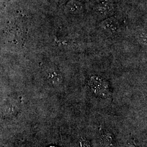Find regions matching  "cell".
<instances>
[{
  "instance_id": "1",
  "label": "cell",
  "mask_w": 147,
  "mask_h": 147,
  "mask_svg": "<svg viewBox=\"0 0 147 147\" xmlns=\"http://www.w3.org/2000/svg\"><path fill=\"white\" fill-rule=\"evenodd\" d=\"M89 85L93 93L101 97H106L110 93V88L107 82L98 76L90 78Z\"/></svg>"
},
{
  "instance_id": "2",
  "label": "cell",
  "mask_w": 147,
  "mask_h": 147,
  "mask_svg": "<svg viewBox=\"0 0 147 147\" xmlns=\"http://www.w3.org/2000/svg\"><path fill=\"white\" fill-rule=\"evenodd\" d=\"M101 28L109 36H115L119 32V24L115 18H108L101 22Z\"/></svg>"
},
{
  "instance_id": "3",
  "label": "cell",
  "mask_w": 147,
  "mask_h": 147,
  "mask_svg": "<svg viewBox=\"0 0 147 147\" xmlns=\"http://www.w3.org/2000/svg\"><path fill=\"white\" fill-rule=\"evenodd\" d=\"M94 11L98 17L103 19L108 18L111 14L113 13L114 8L110 2L103 0L96 4L95 6Z\"/></svg>"
},
{
  "instance_id": "4",
  "label": "cell",
  "mask_w": 147,
  "mask_h": 147,
  "mask_svg": "<svg viewBox=\"0 0 147 147\" xmlns=\"http://www.w3.org/2000/svg\"><path fill=\"white\" fill-rule=\"evenodd\" d=\"M83 5L78 1L71 0L69 1L65 6V11L71 15H77L81 13Z\"/></svg>"
},
{
  "instance_id": "5",
  "label": "cell",
  "mask_w": 147,
  "mask_h": 147,
  "mask_svg": "<svg viewBox=\"0 0 147 147\" xmlns=\"http://www.w3.org/2000/svg\"><path fill=\"white\" fill-rule=\"evenodd\" d=\"M47 79L51 84L55 86H58L63 82L62 74L56 69H51L48 71Z\"/></svg>"
},
{
  "instance_id": "6",
  "label": "cell",
  "mask_w": 147,
  "mask_h": 147,
  "mask_svg": "<svg viewBox=\"0 0 147 147\" xmlns=\"http://www.w3.org/2000/svg\"><path fill=\"white\" fill-rule=\"evenodd\" d=\"M112 139L110 134L103 135L101 138V147H111L112 144Z\"/></svg>"
},
{
  "instance_id": "7",
  "label": "cell",
  "mask_w": 147,
  "mask_h": 147,
  "mask_svg": "<svg viewBox=\"0 0 147 147\" xmlns=\"http://www.w3.org/2000/svg\"><path fill=\"white\" fill-rule=\"evenodd\" d=\"M80 146H81V147H91L90 146V145H89V144L88 143V142L85 140H82L81 141Z\"/></svg>"
},
{
  "instance_id": "8",
  "label": "cell",
  "mask_w": 147,
  "mask_h": 147,
  "mask_svg": "<svg viewBox=\"0 0 147 147\" xmlns=\"http://www.w3.org/2000/svg\"><path fill=\"white\" fill-rule=\"evenodd\" d=\"M53 1H56V2H62V1H64V0H53Z\"/></svg>"
},
{
  "instance_id": "9",
  "label": "cell",
  "mask_w": 147,
  "mask_h": 147,
  "mask_svg": "<svg viewBox=\"0 0 147 147\" xmlns=\"http://www.w3.org/2000/svg\"><path fill=\"white\" fill-rule=\"evenodd\" d=\"M55 147V146H51V147Z\"/></svg>"
}]
</instances>
